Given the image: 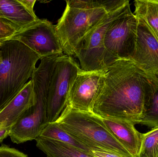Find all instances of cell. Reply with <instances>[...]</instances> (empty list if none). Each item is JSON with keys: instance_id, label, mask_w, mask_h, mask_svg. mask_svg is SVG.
<instances>
[{"instance_id": "ffe728a7", "label": "cell", "mask_w": 158, "mask_h": 157, "mask_svg": "<svg viewBox=\"0 0 158 157\" xmlns=\"http://www.w3.org/2000/svg\"><path fill=\"white\" fill-rule=\"evenodd\" d=\"M0 157H28L26 154L15 148L5 145L0 146Z\"/></svg>"}, {"instance_id": "ac0fdd59", "label": "cell", "mask_w": 158, "mask_h": 157, "mask_svg": "<svg viewBox=\"0 0 158 157\" xmlns=\"http://www.w3.org/2000/svg\"><path fill=\"white\" fill-rule=\"evenodd\" d=\"M38 137L56 140L69 145L85 153L88 154L90 153L88 148L61 129L55 122L49 123Z\"/></svg>"}, {"instance_id": "7a4b0ae2", "label": "cell", "mask_w": 158, "mask_h": 157, "mask_svg": "<svg viewBox=\"0 0 158 157\" xmlns=\"http://www.w3.org/2000/svg\"><path fill=\"white\" fill-rule=\"evenodd\" d=\"M60 55L40 59L31 77L35 103L21 115L11 128L9 136L13 143H23L35 140L49 124L47 117L48 89L56 61Z\"/></svg>"}, {"instance_id": "6da1fadb", "label": "cell", "mask_w": 158, "mask_h": 157, "mask_svg": "<svg viewBox=\"0 0 158 157\" xmlns=\"http://www.w3.org/2000/svg\"><path fill=\"white\" fill-rule=\"evenodd\" d=\"M154 75L146 73L130 59L116 61L105 70L104 86L92 112L102 119L140 124Z\"/></svg>"}, {"instance_id": "cb8c5ba5", "label": "cell", "mask_w": 158, "mask_h": 157, "mask_svg": "<svg viewBox=\"0 0 158 157\" xmlns=\"http://www.w3.org/2000/svg\"><path fill=\"white\" fill-rule=\"evenodd\" d=\"M11 128L0 127V143L9 136Z\"/></svg>"}, {"instance_id": "9a60e30c", "label": "cell", "mask_w": 158, "mask_h": 157, "mask_svg": "<svg viewBox=\"0 0 158 157\" xmlns=\"http://www.w3.org/2000/svg\"><path fill=\"white\" fill-rule=\"evenodd\" d=\"M36 146L48 157H94L88 153L56 140L38 137Z\"/></svg>"}, {"instance_id": "e0dca14e", "label": "cell", "mask_w": 158, "mask_h": 157, "mask_svg": "<svg viewBox=\"0 0 158 157\" xmlns=\"http://www.w3.org/2000/svg\"><path fill=\"white\" fill-rule=\"evenodd\" d=\"M134 14L142 19L158 38V0H136Z\"/></svg>"}, {"instance_id": "484cf974", "label": "cell", "mask_w": 158, "mask_h": 157, "mask_svg": "<svg viewBox=\"0 0 158 157\" xmlns=\"http://www.w3.org/2000/svg\"></svg>"}, {"instance_id": "7402d4cb", "label": "cell", "mask_w": 158, "mask_h": 157, "mask_svg": "<svg viewBox=\"0 0 158 157\" xmlns=\"http://www.w3.org/2000/svg\"><path fill=\"white\" fill-rule=\"evenodd\" d=\"M90 154L94 157H123L113 152L99 148L92 149Z\"/></svg>"}, {"instance_id": "ba28073f", "label": "cell", "mask_w": 158, "mask_h": 157, "mask_svg": "<svg viewBox=\"0 0 158 157\" xmlns=\"http://www.w3.org/2000/svg\"><path fill=\"white\" fill-rule=\"evenodd\" d=\"M138 24V18L129 7L108 29L104 45L116 60H131L135 49Z\"/></svg>"}, {"instance_id": "2e32d148", "label": "cell", "mask_w": 158, "mask_h": 157, "mask_svg": "<svg viewBox=\"0 0 158 157\" xmlns=\"http://www.w3.org/2000/svg\"><path fill=\"white\" fill-rule=\"evenodd\" d=\"M140 124L152 129L158 127V74L154 75L147 92Z\"/></svg>"}, {"instance_id": "9c48e42d", "label": "cell", "mask_w": 158, "mask_h": 157, "mask_svg": "<svg viewBox=\"0 0 158 157\" xmlns=\"http://www.w3.org/2000/svg\"><path fill=\"white\" fill-rule=\"evenodd\" d=\"M8 40L20 41L37 53L41 59L62 55L64 52L55 26L47 19H39L15 32Z\"/></svg>"}, {"instance_id": "4fadbf2b", "label": "cell", "mask_w": 158, "mask_h": 157, "mask_svg": "<svg viewBox=\"0 0 158 157\" xmlns=\"http://www.w3.org/2000/svg\"><path fill=\"white\" fill-rule=\"evenodd\" d=\"M108 131L133 157H138L143 134L131 123L125 121L102 119Z\"/></svg>"}, {"instance_id": "d4e9b609", "label": "cell", "mask_w": 158, "mask_h": 157, "mask_svg": "<svg viewBox=\"0 0 158 157\" xmlns=\"http://www.w3.org/2000/svg\"><path fill=\"white\" fill-rule=\"evenodd\" d=\"M1 48H2V45L1 43L0 42V63L2 62V55H1Z\"/></svg>"}, {"instance_id": "5bb4252c", "label": "cell", "mask_w": 158, "mask_h": 157, "mask_svg": "<svg viewBox=\"0 0 158 157\" xmlns=\"http://www.w3.org/2000/svg\"><path fill=\"white\" fill-rule=\"evenodd\" d=\"M0 19L17 32L40 18L19 0H0Z\"/></svg>"}, {"instance_id": "7c38bea8", "label": "cell", "mask_w": 158, "mask_h": 157, "mask_svg": "<svg viewBox=\"0 0 158 157\" xmlns=\"http://www.w3.org/2000/svg\"><path fill=\"white\" fill-rule=\"evenodd\" d=\"M34 103L33 83L31 80L0 111V127L11 129L24 112Z\"/></svg>"}, {"instance_id": "5b68a950", "label": "cell", "mask_w": 158, "mask_h": 157, "mask_svg": "<svg viewBox=\"0 0 158 157\" xmlns=\"http://www.w3.org/2000/svg\"><path fill=\"white\" fill-rule=\"evenodd\" d=\"M62 17L55 26L63 51L74 56L78 42L108 13L94 0H68Z\"/></svg>"}, {"instance_id": "30bf717a", "label": "cell", "mask_w": 158, "mask_h": 157, "mask_svg": "<svg viewBox=\"0 0 158 157\" xmlns=\"http://www.w3.org/2000/svg\"><path fill=\"white\" fill-rule=\"evenodd\" d=\"M105 80V70L87 72L81 69L69 91L67 105L78 110L92 112Z\"/></svg>"}, {"instance_id": "277c9868", "label": "cell", "mask_w": 158, "mask_h": 157, "mask_svg": "<svg viewBox=\"0 0 158 157\" xmlns=\"http://www.w3.org/2000/svg\"><path fill=\"white\" fill-rule=\"evenodd\" d=\"M56 123L90 150L104 149L123 157H133L106 128L102 118L92 112L67 105Z\"/></svg>"}, {"instance_id": "8992f818", "label": "cell", "mask_w": 158, "mask_h": 157, "mask_svg": "<svg viewBox=\"0 0 158 157\" xmlns=\"http://www.w3.org/2000/svg\"><path fill=\"white\" fill-rule=\"evenodd\" d=\"M130 7L129 2L108 13L94 28L78 42L74 56L80 61L82 70L87 72L103 71L118 61L106 50L105 34L113 21Z\"/></svg>"}, {"instance_id": "8fae6325", "label": "cell", "mask_w": 158, "mask_h": 157, "mask_svg": "<svg viewBox=\"0 0 158 157\" xmlns=\"http://www.w3.org/2000/svg\"><path fill=\"white\" fill-rule=\"evenodd\" d=\"M138 19L135 49L131 60L146 73L158 74V38L143 21Z\"/></svg>"}, {"instance_id": "d6986e66", "label": "cell", "mask_w": 158, "mask_h": 157, "mask_svg": "<svg viewBox=\"0 0 158 157\" xmlns=\"http://www.w3.org/2000/svg\"><path fill=\"white\" fill-rule=\"evenodd\" d=\"M138 157H158V127L143 134Z\"/></svg>"}, {"instance_id": "603a6c76", "label": "cell", "mask_w": 158, "mask_h": 157, "mask_svg": "<svg viewBox=\"0 0 158 157\" xmlns=\"http://www.w3.org/2000/svg\"><path fill=\"white\" fill-rule=\"evenodd\" d=\"M20 2L30 11L31 13L33 14H35L34 11V6L36 0H19Z\"/></svg>"}, {"instance_id": "52a82bcc", "label": "cell", "mask_w": 158, "mask_h": 157, "mask_svg": "<svg viewBox=\"0 0 158 157\" xmlns=\"http://www.w3.org/2000/svg\"><path fill=\"white\" fill-rule=\"evenodd\" d=\"M81 70V67L71 56L63 54L56 60L47 96L49 124L55 122L66 107L69 91Z\"/></svg>"}, {"instance_id": "44dd1931", "label": "cell", "mask_w": 158, "mask_h": 157, "mask_svg": "<svg viewBox=\"0 0 158 157\" xmlns=\"http://www.w3.org/2000/svg\"><path fill=\"white\" fill-rule=\"evenodd\" d=\"M16 31L13 27L0 19V42L7 40L13 36Z\"/></svg>"}, {"instance_id": "3957f363", "label": "cell", "mask_w": 158, "mask_h": 157, "mask_svg": "<svg viewBox=\"0 0 158 157\" xmlns=\"http://www.w3.org/2000/svg\"><path fill=\"white\" fill-rule=\"evenodd\" d=\"M0 111L20 92L35 71L41 57L15 40L1 42Z\"/></svg>"}]
</instances>
